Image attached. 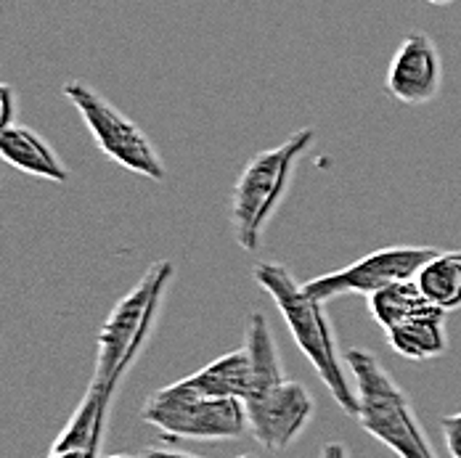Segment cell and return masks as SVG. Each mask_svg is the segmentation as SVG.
Returning <instances> with one entry per match:
<instances>
[{
  "label": "cell",
  "instance_id": "obj_8",
  "mask_svg": "<svg viewBox=\"0 0 461 458\" xmlns=\"http://www.w3.org/2000/svg\"><path fill=\"white\" fill-rule=\"evenodd\" d=\"M249 435L271 454L289 448L311 424L316 403L305 384L284 379L244 400Z\"/></svg>",
  "mask_w": 461,
  "mask_h": 458
},
{
  "label": "cell",
  "instance_id": "obj_10",
  "mask_svg": "<svg viewBox=\"0 0 461 458\" xmlns=\"http://www.w3.org/2000/svg\"><path fill=\"white\" fill-rule=\"evenodd\" d=\"M0 159L27 175H38L53 184L69 181V170L61 165L56 151L30 128L11 125L0 133Z\"/></svg>",
  "mask_w": 461,
  "mask_h": 458
},
{
  "label": "cell",
  "instance_id": "obj_9",
  "mask_svg": "<svg viewBox=\"0 0 461 458\" xmlns=\"http://www.w3.org/2000/svg\"><path fill=\"white\" fill-rule=\"evenodd\" d=\"M440 85L443 61L435 40L424 32H409L390 61L384 88L406 106H421L438 98Z\"/></svg>",
  "mask_w": 461,
  "mask_h": 458
},
{
  "label": "cell",
  "instance_id": "obj_7",
  "mask_svg": "<svg viewBox=\"0 0 461 458\" xmlns=\"http://www.w3.org/2000/svg\"><path fill=\"white\" fill-rule=\"evenodd\" d=\"M438 255L432 247H414V244H398V247H382L374 249L366 257L356 260L348 268L323 274L319 278L305 281V292L313 300H337L342 294H366L395 283V281H409Z\"/></svg>",
  "mask_w": 461,
  "mask_h": 458
},
{
  "label": "cell",
  "instance_id": "obj_20",
  "mask_svg": "<svg viewBox=\"0 0 461 458\" xmlns=\"http://www.w3.org/2000/svg\"><path fill=\"white\" fill-rule=\"evenodd\" d=\"M427 3H432V5H451L454 0H427Z\"/></svg>",
  "mask_w": 461,
  "mask_h": 458
},
{
  "label": "cell",
  "instance_id": "obj_21",
  "mask_svg": "<svg viewBox=\"0 0 461 458\" xmlns=\"http://www.w3.org/2000/svg\"><path fill=\"white\" fill-rule=\"evenodd\" d=\"M106 458H133V456H106Z\"/></svg>",
  "mask_w": 461,
  "mask_h": 458
},
{
  "label": "cell",
  "instance_id": "obj_1",
  "mask_svg": "<svg viewBox=\"0 0 461 458\" xmlns=\"http://www.w3.org/2000/svg\"><path fill=\"white\" fill-rule=\"evenodd\" d=\"M255 283L268 292V297L276 302L281 319L286 321L294 345L303 350V355L316 368L326 390L331 392L334 403L353 418L358 416V392L345 379V366L334 342L331 323L326 319V308L321 300H313L305 286L294 281L281 263H258L255 265Z\"/></svg>",
  "mask_w": 461,
  "mask_h": 458
},
{
  "label": "cell",
  "instance_id": "obj_16",
  "mask_svg": "<svg viewBox=\"0 0 461 458\" xmlns=\"http://www.w3.org/2000/svg\"><path fill=\"white\" fill-rule=\"evenodd\" d=\"M440 429H443V440L451 458H461V411L443 416L440 418Z\"/></svg>",
  "mask_w": 461,
  "mask_h": 458
},
{
  "label": "cell",
  "instance_id": "obj_11",
  "mask_svg": "<svg viewBox=\"0 0 461 458\" xmlns=\"http://www.w3.org/2000/svg\"><path fill=\"white\" fill-rule=\"evenodd\" d=\"M185 390L204 398H239L247 400L252 392V366L247 350H230L226 355L210 361L204 368L178 379Z\"/></svg>",
  "mask_w": 461,
  "mask_h": 458
},
{
  "label": "cell",
  "instance_id": "obj_17",
  "mask_svg": "<svg viewBox=\"0 0 461 458\" xmlns=\"http://www.w3.org/2000/svg\"><path fill=\"white\" fill-rule=\"evenodd\" d=\"M11 117H14V91L11 85L0 83V133L11 128Z\"/></svg>",
  "mask_w": 461,
  "mask_h": 458
},
{
  "label": "cell",
  "instance_id": "obj_18",
  "mask_svg": "<svg viewBox=\"0 0 461 458\" xmlns=\"http://www.w3.org/2000/svg\"><path fill=\"white\" fill-rule=\"evenodd\" d=\"M140 458H199V456L185 454V451H165V448H154V451H146Z\"/></svg>",
  "mask_w": 461,
  "mask_h": 458
},
{
  "label": "cell",
  "instance_id": "obj_14",
  "mask_svg": "<svg viewBox=\"0 0 461 458\" xmlns=\"http://www.w3.org/2000/svg\"><path fill=\"white\" fill-rule=\"evenodd\" d=\"M369 310L374 321L387 331V328L409 321L414 316L429 313V310H440V308H435L424 297V292L419 289L414 278H409V281H395V283L374 292L369 297Z\"/></svg>",
  "mask_w": 461,
  "mask_h": 458
},
{
  "label": "cell",
  "instance_id": "obj_15",
  "mask_svg": "<svg viewBox=\"0 0 461 458\" xmlns=\"http://www.w3.org/2000/svg\"><path fill=\"white\" fill-rule=\"evenodd\" d=\"M416 283L424 297L443 313L461 308V252H438L419 274Z\"/></svg>",
  "mask_w": 461,
  "mask_h": 458
},
{
  "label": "cell",
  "instance_id": "obj_3",
  "mask_svg": "<svg viewBox=\"0 0 461 458\" xmlns=\"http://www.w3.org/2000/svg\"><path fill=\"white\" fill-rule=\"evenodd\" d=\"M316 140L313 128H303L268 151L255 154L239 173L230 193V229L244 252H258L263 233L284 202L297 162Z\"/></svg>",
  "mask_w": 461,
  "mask_h": 458
},
{
  "label": "cell",
  "instance_id": "obj_5",
  "mask_svg": "<svg viewBox=\"0 0 461 458\" xmlns=\"http://www.w3.org/2000/svg\"><path fill=\"white\" fill-rule=\"evenodd\" d=\"M140 418L151 424L162 440H233L249 432L247 409L239 398H204L173 382L151 392L140 409Z\"/></svg>",
  "mask_w": 461,
  "mask_h": 458
},
{
  "label": "cell",
  "instance_id": "obj_22",
  "mask_svg": "<svg viewBox=\"0 0 461 458\" xmlns=\"http://www.w3.org/2000/svg\"><path fill=\"white\" fill-rule=\"evenodd\" d=\"M239 458H255V456H239Z\"/></svg>",
  "mask_w": 461,
  "mask_h": 458
},
{
  "label": "cell",
  "instance_id": "obj_13",
  "mask_svg": "<svg viewBox=\"0 0 461 458\" xmlns=\"http://www.w3.org/2000/svg\"><path fill=\"white\" fill-rule=\"evenodd\" d=\"M244 350H247L249 366H252V392H249V398L286 379L281 358H278L274 331H271L268 319L263 313H249L247 328H244Z\"/></svg>",
  "mask_w": 461,
  "mask_h": 458
},
{
  "label": "cell",
  "instance_id": "obj_12",
  "mask_svg": "<svg viewBox=\"0 0 461 458\" xmlns=\"http://www.w3.org/2000/svg\"><path fill=\"white\" fill-rule=\"evenodd\" d=\"M390 347L409 361H432L448 350L446 313L429 310L384 331Z\"/></svg>",
  "mask_w": 461,
  "mask_h": 458
},
{
  "label": "cell",
  "instance_id": "obj_6",
  "mask_svg": "<svg viewBox=\"0 0 461 458\" xmlns=\"http://www.w3.org/2000/svg\"><path fill=\"white\" fill-rule=\"evenodd\" d=\"M64 95L75 103L86 128L95 138L98 148L112 162H117L120 167L143 175L149 181H157V184H162L167 178L159 151L140 130L139 122H133L128 114H122L114 103H109L101 93H95L86 83H77V80L67 83Z\"/></svg>",
  "mask_w": 461,
  "mask_h": 458
},
{
  "label": "cell",
  "instance_id": "obj_2",
  "mask_svg": "<svg viewBox=\"0 0 461 458\" xmlns=\"http://www.w3.org/2000/svg\"><path fill=\"white\" fill-rule=\"evenodd\" d=\"M173 274L176 265L170 260L154 263L140 275L139 283L112 308L109 319L98 331L95 368L88 390H93L109 406L125 371L136 364L139 353L154 331L157 313Z\"/></svg>",
  "mask_w": 461,
  "mask_h": 458
},
{
  "label": "cell",
  "instance_id": "obj_19",
  "mask_svg": "<svg viewBox=\"0 0 461 458\" xmlns=\"http://www.w3.org/2000/svg\"><path fill=\"white\" fill-rule=\"evenodd\" d=\"M323 458H348V451L342 443H329L323 445Z\"/></svg>",
  "mask_w": 461,
  "mask_h": 458
},
{
  "label": "cell",
  "instance_id": "obj_4",
  "mask_svg": "<svg viewBox=\"0 0 461 458\" xmlns=\"http://www.w3.org/2000/svg\"><path fill=\"white\" fill-rule=\"evenodd\" d=\"M348 368L358 392V424L374 440L387 445L398 458H438L429 437L416 418L411 398L393 379V373L379 364V358L350 347L345 353Z\"/></svg>",
  "mask_w": 461,
  "mask_h": 458
}]
</instances>
